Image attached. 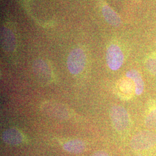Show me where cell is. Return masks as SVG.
Masks as SVG:
<instances>
[{
  "instance_id": "1",
  "label": "cell",
  "mask_w": 156,
  "mask_h": 156,
  "mask_svg": "<svg viewBox=\"0 0 156 156\" xmlns=\"http://www.w3.org/2000/svg\"><path fill=\"white\" fill-rule=\"evenodd\" d=\"M156 145V134L151 130H143L135 134L130 141L131 147L135 151L151 149Z\"/></svg>"
},
{
  "instance_id": "2",
  "label": "cell",
  "mask_w": 156,
  "mask_h": 156,
  "mask_svg": "<svg viewBox=\"0 0 156 156\" xmlns=\"http://www.w3.org/2000/svg\"><path fill=\"white\" fill-rule=\"evenodd\" d=\"M110 117L112 125L116 131H126L129 126L130 117L128 111L123 106H112L110 110Z\"/></svg>"
},
{
  "instance_id": "3",
  "label": "cell",
  "mask_w": 156,
  "mask_h": 156,
  "mask_svg": "<svg viewBox=\"0 0 156 156\" xmlns=\"http://www.w3.org/2000/svg\"><path fill=\"white\" fill-rule=\"evenodd\" d=\"M67 64L69 73L73 75L82 73L86 64V56L83 50L80 48L73 49L68 55Z\"/></svg>"
},
{
  "instance_id": "4",
  "label": "cell",
  "mask_w": 156,
  "mask_h": 156,
  "mask_svg": "<svg viewBox=\"0 0 156 156\" xmlns=\"http://www.w3.org/2000/svg\"><path fill=\"white\" fill-rule=\"evenodd\" d=\"M106 63L112 71H117L122 66L124 56L120 47L116 44L110 45L106 51Z\"/></svg>"
},
{
  "instance_id": "5",
  "label": "cell",
  "mask_w": 156,
  "mask_h": 156,
  "mask_svg": "<svg viewBox=\"0 0 156 156\" xmlns=\"http://www.w3.org/2000/svg\"><path fill=\"white\" fill-rule=\"evenodd\" d=\"M1 44L3 50L7 52H11L15 49L16 38L10 29L5 27L1 29Z\"/></svg>"
},
{
  "instance_id": "6",
  "label": "cell",
  "mask_w": 156,
  "mask_h": 156,
  "mask_svg": "<svg viewBox=\"0 0 156 156\" xmlns=\"http://www.w3.org/2000/svg\"><path fill=\"white\" fill-rule=\"evenodd\" d=\"M144 124L146 128L151 131H156V101L149 102L145 113Z\"/></svg>"
},
{
  "instance_id": "7",
  "label": "cell",
  "mask_w": 156,
  "mask_h": 156,
  "mask_svg": "<svg viewBox=\"0 0 156 156\" xmlns=\"http://www.w3.org/2000/svg\"><path fill=\"white\" fill-rule=\"evenodd\" d=\"M126 76L130 79L133 82L135 87V94H142L145 89V83L140 73L137 70L131 69L126 73Z\"/></svg>"
},
{
  "instance_id": "8",
  "label": "cell",
  "mask_w": 156,
  "mask_h": 156,
  "mask_svg": "<svg viewBox=\"0 0 156 156\" xmlns=\"http://www.w3.org/2000/svg\"><path fill=\"white\" fill-rule=\"evenodd\" d=\"M2 138L5 143L10 145H20L23 140L22 134L16 128H10L4 131Z\"/></svg>"
},
{
  "instance_id": "9",
  "label": "cell",
  "mask_w": 156,
  "mask_h": 156,
  "mask_svg": "<svg viewBox=\"0 0 156 156\" xmlns=\"http://www.w3.org/2000/svg\"><path fill=\"white\" fill-rule=\"evenodd\" d=\"M33 71L36 76L42 82H48L50 79V69L46 63L41 60L34 62Z\"/></svg>"
},
{
  "instance_id": "10",
  "label": "cell",
  "mask_w": 156,
  "mask_h": 156,
  "mask_svg": "<svg viewBox=\"0 0 156 156\" xmlns=\"http://www.w3.org/2000/svg\"><path fill=\"white\" fill-rule=\"evenodd\" d=\"M102 13L107 23L112 26L118 27L121 25L122 20L120 17L109 6L107 5L103 6Z\"/></svg>"
},
{
  "instance_id": "11",
  "label": "cell",
  "mask_w": 156,
  "mask_h": 156,
  "mask_svg": "<svg viewBox=\"0 0 156 156\" xmlns=\"http://www.w3.org/2000/svg\"><path fill=\"white\" fill-rule=\"evenodd\" d=\"M63 148L68 153L79 154L84 151L85 144L81 140H71L68 141L64 145Z\"/></svg>"
},
{
  "instance_id": "12",
  "label": "cell",
  "mask_w": 156,
  "mask_h": 156,
  "mask_svg": "<svg viewBox=\"0 0 156 156\" xmlns=\"http://www.w3.org/2000/svg\"><path fill=\"white\" fill-rule=\"evenodd\" d=\"M145 66L148 72L156 78V52H152L147 56Z\"/></svg>"
},
{
  "instance_id": "13",
  "label": "cell",
  "mask_w": 156,
  "mask_h": 156,
  "mask_svg": "<svg viewBox=\"0 0 156 156\" xmlns=\"http://www.w3.org/2000/svg\"><path fill=\"white\" fill-rule=\"evenodd\" d=\"M119 89L123 94L129 95L135 94L134 83L132 80L128 78L121 81L119 84Z\"/></svg>"
},
{
  "instance_id": "14",
  "label": "cell",
  "mask_w": 156,
  "mask_h": 156,
  "mask_svg": "<svg viewBox=\"0 0 156 156\" xmlns=\"http://www.w3.org/2000/svg\"><path fill=\"white\" fill-rule=\"evenodd\" d=\"M55 108L56 109H54L53 108L50 106L49 104H48V105L45 106V108H46V111H48L47 112L48 113H49L51 115H53V116L62 118L67 117V110L64 107L60 106L58 104H55Z\"/></svg>"
},
{
  "instance_id": "15",
  "label": "cell",
  "mask_w": 156,
  "mask_h": 156,
  "mask_svg": "<svg viewBox=\"0 0 156 156\" xmlns=\"http://www.w3.org/2000/svg\"><path fill=\"white\" fill-rule=\"evenodd\" d=\"M91 156H109V154L104 151H97L95 152Z\"/></svg>"
}]
</instances>
